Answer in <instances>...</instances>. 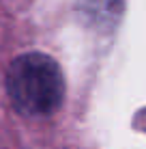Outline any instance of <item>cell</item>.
Wrapping results in <instances>:
<instances>
[{"instance_id": "cell-1", "label": "cell", "mask_w": 146, "mask_h": 149, "mask_svg": "<svg viewBox=\"0 0 146 149\" xmlns=\"http://www.w3.org/2000/svg\"><path fill=\"white\" fill-rule=\"evenodd\" d=\"M7 91L13 106L22 115L45 117L60 108L64 97V78L54 58L30 52L11 63Z\"/></svg>"}]
</instances>
